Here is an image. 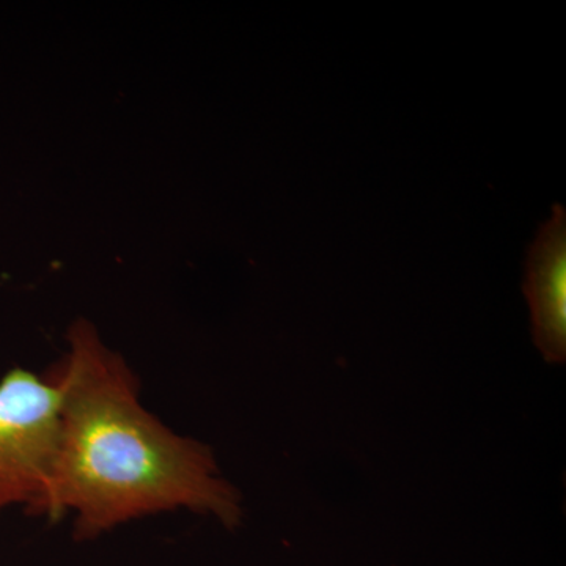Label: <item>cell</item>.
<instances>
[{
    "mask_svg": "<svg viewBox=\"0 0 566 566\" xmlns=\"http://www.w3.org/2000/svg\"><path fill=\"white\" fill-rule=\"evenodd\" d=\"M69 340L70 353L52 370L62 420L43 515L73 513L80 539L180 509L240 526L241 495L219 475L211 450L175 434L139 403L128 365L91 324H74Z\"/></svg>",
    "mask_w": 566,
    "mask_h": 566,
    "instance_id": "1",
    "label": "cell"
},
{
    "mask_svg": "<svg viewBox=\"0 0 566 566\" xmlns=\"http://www.w3.org/2000/svg\"><path fill=\"white\" fill-rule=\"evenodd\" d=\"M57 376L13 368L0 379V512L22 505L43 515L59 438Z\"/></svg>",
    "mask_w": 566,
    "mask_h": 566,
    "instance_id": "2",
    "label": "cell"
},
{
    "mask_svg": "<svg viewBox=\"0 0 566 566\" xmlns=\"http://www.w3.org/2000/svg\"><path fill=\"white\" fill-rule=\"evenodd\" d=\"M524 293L531 304L536 348L547 363L566 359V211L556 205L527 253Z\"/></svg>",
    "mask_w": 566,
    "mask_h": 566,
    "instance_id": "3",
    "label": "cell"
}]
</instances>
